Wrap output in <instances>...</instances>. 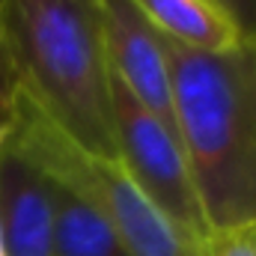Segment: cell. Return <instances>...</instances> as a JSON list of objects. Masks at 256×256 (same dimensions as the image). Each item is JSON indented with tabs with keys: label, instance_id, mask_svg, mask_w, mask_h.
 <instances>
[{
	"label": "cell",
	"instance_id": "6da1fadb",
	"mask_svg": "<svg viewBox=\"0 0 256 256\" xmlns=\"http://www.w3.org/2000/svg\"><path fill=\"white\" fill-rule=\"evenodd\" d=\"M173 116L208 232L256 224V36L191 51L161 36Z\"/></svg>",
	"mask_w": 256,
	"mask_h": 256
},
{
	"label": "cell",
	"instance_id": "7a4b0ae2",
	"mask_svg": "<svg viewBox=\"0 0 256 256\" xmlns=\"http://www.w3.org/2000/svg\"><path fill=\"white\" fill-rule=\"evenodd\" d=\"M6 57L36 108L72 143L116 161L110 68L86 0H9Z\"/></svg>",
	"mask_w": 256,
	"mask_h": 256
},
{
	"label": "cell",
	"instance_id": "3957f363",
	"mask_svg": "<svg viewBox=\"0 0 256 256\" xmlns=\"http://www.w3.org/2000/svg\"><path fill=\"white\" fill-rule=\"evenodd\" d=\"M9 128V143L45 176L84 194L110 220L131 256H196V248L188 244L176 226L137 191L120 161L96 158L72 143L21 86L12 90Z\"/></svg>",
	"mask_w": 256,
	"mask_h": 256
},
{
	"label": "cell",
	"instance_id": "277c9868",
	"mask_svg": "<svg viewBox=\"0 0 256 256\" xmlns=\"http://www.w3.org/2000/svg\"><path fill=\"white\" fill-rule=\"evenodd\" d=\"M110 108L120 167L137 185V191L176 226V232L188 244L200 248V242L208 236V226L179 137L158 116H152L114 72Z\"/></svg>",
	"mask_w": 256,
	"mask_h": 256
},
{
	"label": "cell",
	"instance_id": "5b68a950",
	"mask_svg": "<svg viewBox=\"0 0 256 256\" xmlns=\"http://www.w3.org/2000/svg\"><path fill=\"white\" fill-rule=\"evenodd\" d=\"M92 12L98 21L108 68L126 84V90L152 116H158L176 134L170 68L161 33L140 15V9L131 0H92Z\"/></svg>",
	"mask_w": 256,
	"mask_h": 256
},
{
	"label": "cell",
	"instance_id": "8992f818",
	"mask_svg": "<svg viewBox=\"0 0 256 256\" xmlns=\"http://www.w3.org/2000/svg\"><path fill=\"white\" fill-rule=\"evenodd\" d=\"M0 236L6 256H51V182L9 140L0 152Z\"/></svg>",
	"mask_w": 256,
	"mask_h": 256
},
{
	"label": "cell",
	"instance_id": "52a82bcc",
	"mask_svg": "<svg viewBox=\"0 0 256 256\" xmlns=\"http://www.w3.org/2000/svg\"><path fill=\"white\" fill-rule=\"evenodd\" d=\"M170 42L191 51H230L244 39L238 21L214 0H131Z\"/></svg>",
	"mask_w": 256,
	"mask_h": 256
},
{
	"label": "cell",
	"instance_id": "ba28073f",
	"mask_svg": "<svg viewBox=\"0 0 256 256\" xmlns=\"http://www.w3.org/2000/svg\"><path fill=\"white\" fill-rule=\"evenodd\" d=\"M54 236L51 256H131L110 220L74 188L51 179Z\"/></svg>",
	"mask_w": 256,
	"mask_h": 256
},
{
	"label": "cell",
	"instance_id": "9c48e42d",
	"mask_svg": "<svg viewBox=\"0 0 256 256\" xmlns=\"http://www.w3.org/2000/svg\"><path fill=\"white\" fill-rule=\"evenodd\" d=\"M196 256H256V224L208 232L200 242Z\"/></svg>",
	"mask_w": 256,
	"mask_h": 256
},
{
	"label": "cell",
	"instance_id": "30bf717a",
	"mask_svg": "<svg viewBox=\"0 0 256 256\" xmlns=\"http://www.w3.org/2000/svg\"><path fill=\"white\" fill-rule=\"evenodd\" d=\"M224 12H230L244 36H256V0H214Z\"/></svg>",
	"mask_w": 256,
	"mask_h": 256
},
{
	"label": "cell",
	"instance_id": "8fae6325",
	"mask_svg": "<svg viewBox=\"0 0 256 256\" xmlns=\"http://www.w3.org/2000/svg\"><path fill=\"white\" fill-rule=\"evenodd\" d=\"M12 90H15V74H12V66H9L3 48H0V114H3V116H9Z\"/></svg>",
	"mask_w": 256,
	"mask_h": 256
},
{
	"label": "cell",
	"instance_id": "7c38bea8",
	"mask_svg": "<svg viewBox=\"0 0 256 256\" xmlns=\"http://www.w3.org/2000/svg\"><path fill=\"white\" fill-rule=\"evenodd\" d=\"M6 6H9V0H0V48H3V54H6Z\"/></svg>",
	"mask_w": 256,
	"mask_h": 256
},
{
	"label": "cell",
	"instance_id": "4fadbf2b",
	"mask_svg": "<svg viewBox=\"0 0 256 256\" xmlns=\"http://www.w3.org/2000/svg\"><path fill=\"white\" fill-rule=\"evenodd\" d=\"M9 131H12V128H9V116L0 114V152H3V146H6V140H9Z\"/></svg>",
	"mask_w": 256,
	"mask_h": 256
},
{
	"label": "cell",
	"instance_id": "5bb4252c",
	"mask_svg": "<svg viewBox=\"0 0 256 256\" xmlns=\"http://www.w3.org/2000/svg\"><path fill=\"white\" fill-rule=\"evenodd\" d=\"M0 256H6V248H3V236H0Z\"/></svg>",
	"mask_w": 256,
	"mask_h": 256
},
{
	"label": "cell",
	"instance_id": "9a60e30c",
	"mask_svg": "<svg viewBox=\"0 0 256 256\" xmlns=\"http://www.w3.org/2000/svg\"><path fill=\"white\" fill-rule=\"evenodd\" d=\"M86 3H92V0H86Z\"/></svg>",
	"mask_w": 256,
	"mask_h": 256
}]
</instances>
